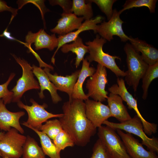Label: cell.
<instances>
[{
    "label": "cell",
    "mask_w": 158,
    "mask_h": 158,
    "mask_svg": "<svg viewBox=\"0 0 158 158\" xmlns=\"http://www.w3.org/2000/svg\"><path fill=\"white\" fill-rule=\"evenodd\" d=\"M63 116L59 118L63 129L76 145L84 146L96 132L97 128L87 118L83 100L72 99L62 106Z\"/></svg>",
    "instance_id": "6da1fadb"
},
{
    "label": "cell",
    "mask_w": 158,
    "mask_h": 158,
    "mask_svg": "<svg viewBox=\"0 0 158 158\" xmlns=\"http://www.w3.org/2000/svg\"><path fill=\"white\" fill-rule=\"evenodd\" d=\"M107 42L106 40L97 34L92 41L86 42V44L89 47V53L86 58L90 63L95 61L108 68L118 77H125V72L120 68L115 61L116 59L120 60V58L104 51L103 47Z\"/></svg>",
    "instance_id": "7a4b0ae2"
},
{
    "label": "cell",
    "mask_w": 158,
    "mask_h": 158,
    "mask_svg": "<svg viewBox=\"0 0 158 158\" xmlns=\"http://www.w3.org/2000/svg\"><path fill=\"white\" fill-rule=\"evenodd\" d=\"M124 50L126 54L128 70L125 72V80L136 92L140 80L148 68L149 65L143 60L140 53L133 49L130 43H127Z\"/></svg>",
    "instance_id": "3957f363"
},
{
    "label": "cell",
    "mask_w": 158,
    "mask_h": 158,
    "mask_svg": "<svg viewBox=\"0 0 158 158\" xmlns=\"http://www.w3.org/2000/svg\"><path fill=\"white\" fill-rule=\"evenodd\" d=\"M103 124L115 130L120 129L137 136L141 139L142 145L146 146L149 151L158 153L157 139L154 137L150 138L147 136L144 132L142 121L137 115L130 119L122 123H114L107 120L104 121Z\"/></svg>",
    "instance_id": "277c9868"
},
{
    "label": "cell",
    "mask_w": 158,
    "mask_h": 158,
    "mask_svg": "<svg viewBox=\"0 0 158 158\" xmlns=\"http://www.w3.org/2000/svg\"><path fill=\"white\" fill-rule=\"evenodd\" d=\"M17 62L21 66L23 70L22 76L17 82L16 84L12 89L13 92L12 102H18L23 94L29 90L39 89L40 87L38 82L34 78L32 67L27 61L13 55Z\"/></svg>",
    "instance_id": "5b68a950"
},
{
    "label": "cell",
    "mask_w": 158,
    "mask_h": 158,
    "mask_svg": "<svg viewBox=\"0 0 158 158\" xmlns=\"http://www.w3.org/2000/svg\"><path fill=\"white\" fill-rule=\"evenodd\" d=\"M30 101L32 104L30 106L24 104L20 101L17 102L18 106L24 109L28 114L27 121L22 123L25 126H30L39 130L42 124L48 119L52 118H59L63 115V114H53L47 111L45 108L48 106L45 103L39 104L32 99H31Z\"/></svg>",
    "instance_id": "8992f818"
},
{
    "label": "cell",
    "mask_w": 158,
    "mask_h": 158,
    "mask_svg": "<svg viewBox=\"0 0 158 158\" xmlns=\"http://www.w3.org/2000/svg\"><path fill=\"white\" fill-rule=\"evenodd\" d=\"M108 83L106 68L98 63L95 73L87 80L86 87L88 92L87 95L95 101L102 102L106 101L108 92L105 89Z\"/></svg>",
    "instance_id": "52a82bcc"
},
{
    "label": "cell",
    "mask_w": 158,
    "mask_h": 158,
    "mask_svg": "<svg viewBox=\"0 0 158 158\" xmlns=\"http://www.w3.org/2000/svg\"><path fill=\"white\" fill-rule=\"evenodd\" d=\"M15 128H11L5 133L0 140V152L2 157L20 158L26 136L20 134Z\"/></svg>",
    "instance_id": "ba28073f"
},
{
    "label": "cell",
    "mask_w": 158,
    "mask_h": 158,
    "mask_svg": "<svg viewBox=\"0 0 158 158\" xmlns=\"http://www.w3.org/2000/svg\"><path fill=\"white\" fill-rule=\"evenodd\" d=\"M98 128L99 139L107 148L113 158H131L115 130L107 126Z\"/></svg>",
    "instance_id": "9c48e42d"
},
{
    "label": "cell",
    "mask_w": 158,
    "mask_h": 158,
    "mask_svg": "<svg viewBox=\"0 0 158 158\" xmlns=\"http://www.w3.org/2000/svg\"><path fill=\"white\" fill-rule=\"evenodd\" d=\"M120 15L116 9H113L110 19L107 22L104 21L100 24L97 25L94 32L98 33L101 37L109 42L113 39L114 36L119 37L122 42L128 41L129 37L123 30L122 24L124 22L120 18Z\"/></svg>",
    "instance_id": "30bf717a"
},
{
    "label": "cell",
    "mask_w": 158,
    "mask_h": 158,
    "mask_svg": "<svg viewBox=\"0 0 158 158\" xmlns=\"http://www.w3.org/2000/svg\"><path fill=\"white\" fill-rule=\"evenodd\" d=\"M121 138L128 153L131 158H158L156 153L146 150L139 140L129 133L116 130Z\"/></svg>",
    "instance_id": "8fae6325"
},
{
    "label": "cell",
    "mask_w": 158,
    "mask_h": 158,
    "mask_svg": "<svg viewBox=\"0 0 158 158\" xmlns=\"http://www.w3.org/2000/svg\"><path fill=\"white\" fill-rule=\"evenodd\" d=\"M85 103L86 117L96 128L102 126L104 121L111 117L108 105L89 98Z\"/></svg>",
    "instance_id": "7c38bea8"
},
{
    "label": "cell",
    "mask_w": 158,
    "mask_h": 158,
    "mask_svg": "<svg viewBox=\"0 0 158 158\" xmlns=\"http://www.w3.org/2000/svg\"><path fill=\"white\" fill-rule=\"evenodd\" d=\"M25 43H22L25 46H31L33 43L36 50L47 48L51 51L57 47L58 44V39L55 34L49 35L42 29L35 33L29 31L25 36Z\"/></svg>",
    "instance_id": "4fadbf2b"
},
{
    "label": "cell",
    "mask_w": 158,
    "mask_h": 158,
    "mask_svg": "<svg viewBox=\"0 0 158 158\" xmlns=\"http://www.w3.org/2000/svg\"><path fill=\"white\" fill-rule=\"evenodd\" d=\"M104 19L103 16L98 15L93 19L85 20L82 23L80 26L74 32H72L66 34L59 35L58 37V44L57 48L51 59V62L55 64V56L60 48L64 44L74 41L81 32L88 30H92L95 31L97 26L99 23L102 22Z\"/></svg>",
    "instance_id": "5bb4252c"
},
{
    "label": "cell",
    "mask_w": 158,
    "mask_h": 158,
    "mask_svg": "<svg viewBox=\"0 0 158 158\" xmlns=\"http://www.w3.org/2000/svg\"><path fill=\"white\" fill-rule=\"evenodd\" d=\"M43 70L57 90L67 93L69 96V100L72 99L73 88L80 70L76 71L70 75L65 76L59 75L56 73L51 74L50 72L51 69L48 68H45Z\"/></svg>",
    "instance_id": "9a60e30c"
},
{
    "label": "cell",
    "mask_w": 158,
    "mask_h": 158,
    "mask_svg": "<svg viewBox=\"0 0 158 158\" xmlns=\"http://www.w3.org/2000/svg\"><path fill=\"white\" fill-rule=\"evenodd\" d=\"M23 111L12 112L7 109L3 100L0 99V129L8 131L11 128L16 129L21 134L24 131L20 125L19 120L25 115Z\"/></svg>",
    "instance_id": "2e32d148"
},
{
    "label": "cell",
    "mask_w": 158,
    "mask_h": 158,
    "mask_svg": "<svg viewBox=\"0 0 158 158\" xmlns=\"http://www.w3.org/2000/svg\"><path fill=\"white\" fill-rule=\"evenodd\" d=\"M56 26L50 30L54 34L59 35L66 34L73 30L78 29L81 25L84 20L83 17H78L73 13H62Z\"/></svg>",
    "instance_id": "e0dca14e"
},
{
    "label": "cell",
    "mask_w": 158,
    "mask_h": 158,
    "mask_svg": "<svg viewBox=\"0 0 158 158\" xmlns=\"http://www.w3.org/2000/svg\"><path fill=\"white\" fill-rule=\"evenodd\" d=\"M129 41L136 51L141 53L143 60L149 65H152L158 61V50L145 41L138 38L129 37Z\"/></svg>",
    "instance_id": "ac0fdd59"
},
{
    "label": "cell",
    "mask_w": 158,
    "mask_h": 158,
    "mask_svg": "<svg viewBox=\"0 0 158 158\" xmlns=\"http://www.w3.org/2000/svg\"><path fill=\"white\" fill-rule=\"evenodd\" d=\"M32 67V72L37 78L40 87V92L38 93L40 98L42 99L44 97L43 92L46 90L50 92L53 103L57 104L61 101L62 99L57 93V89L44 70L34 65H33Z\"/></svg>",
    "instance_id": "d6986e66"
},
{
    "label": "cell",
    "mask_w": 158,
    "mask_h": 158,
    "mask_svg": "<svg viewBox=\"0 0 158 158\" xmlns=\"http://www.w3.org/2000/svg\"><path fill=\"white\" fill-rule=\"evenodd\" d=\"M116 81V84L113 85L109 88V91L110 93L119 96L123 101L126 103L128 108L130 109H133L142 121L144 122L145 119L138 108L137 100L128 91L126 86L125 80L122 78L118 77Z\"/></svg>",
    "instance_id": "ffe728a7"
},
{
    "label": "cell",
    "mask_w": 158,
    "mask_h": 158,
    "mask_svg": "<svg viewBox=\"0 0 158 158\" xmlns=\"http://www.w3.org/2000/svg\"><path fill=\"white\" fill-rule=\"evenodd\" d=\"M90 63L86 58L83 60L82 67L73 88L72 99H78L85 101L88 99L89 97L83 90V84L86 78L92 76L96 70L94 67L90 66Z\"/></svg>",
    "instance_id": "44dd1931"
},
{
    "label": "cell",
    "mask_w": 158,
    "mask_h": 158,
    "mask_svg": "<svg viewBox=\"0 0 158 158\" xmlns=\"http://www.w3.org/2000/svg\"><path fill=\"white\" fill-rule=\"evenodd\" d=\"M107 99L111 117L116 118L120 123L131 118L127 108L123 103L122 99L119 96L110 92Z\"/></svg>",
    "instance_id": "7402d4cb"
},
{
    "label": "cell",
    "mask_w": 158,
    "mask_h": 158,
    "mask_svg": "<svg viewBox=\"0 0 158 158\" xmlns=\"http://www.w3.org/2000/svg\"><path fill=\"white\" fill-rule=\"evenodd\" d=\"M61 50L64 53L71 51L75 54L76 56L75 65L76 68L84 59L85 54L89 52L88 46L84 44L82 39L79 36L72 43L63 45Z\"/></svg>",
    "instance_id": "603a6c76"
},
{
    "label": "cell",
    "mask_w": 158,
    "mask_h": 158,
    "mask_svg": "<svg viewBox=\"0 0 158 158\" xmlns=\"http://www.w3.org/2000/svg\"><path fill=\"white\" fill-rule=\"evenodd\" d=\"M27 127L31 129L39 136L41 147L45 155L50 158H61L60 152L58 150L51 139L45 133L30 126Z\"/></svg>",
    "instance_id": "cb8c5ba5"
},
{
    "label": "cell",
    "mask_w": 158,
    "mask_h": 158,
    "mask_svg": "<svg viewBox=\"0 0 158 158\" xmlns=\"http://www.w3.org/2000/svg\"><path fill=\"white\" fill-rule=\"evenodd\" d=\"M22 156L23 158H46L42 147L29 135L26 136L23 146Z\"/></svg>",
    "instance_id": "d4e9b609"
},
{
    "label": "cell",
    "mask_w": 158,
    "mask_h": 158,
    "mask_svg": "<svg viewBox=\"0 0 158 158\" xmlns=\"http://www.w3.org/2000/svg\"><path fill=\"white\" fill-rule=\"evenodd\" d=\"M71 12L76 16H82L85 20L92 19L93 16L92 3L89 0H73Z\"/></svg>",
    "instance_id": "484cf974"
},
{
    "label": "cell",
    "mask_w": 158,
    "mask_h": 158,
    "mask_svg": "<svg viewBox=\"0 0 158 158\" xmlns=\"http://www.w3.org/2000/svg\"><path fill=\"white\" fill-rule=\"evenodd\" d=\"M158 77V61L152 65L149 66L142 78V98L143 99H146L147 97L149 87L151 83Z\"/></svg>",
    "instance_id": "4316f807"
},
{
    "label": "cell",
    "mask_w": 158,
    "mask_h": 158,
    "mask_svg": "<svg viewBox=\"0 0 158 158\" xmlns=\"http://www.w3.org/2000/svg\"><path fill=\"white\" fill-rule=\"evenodd\" d=\"M157 0H127L122 6L123 8L118 11L120 14L126 10L133 8L146 7L150 13H154Z\"/></svg>",
    "instance_id": "83f0119b"
},
{
    "label": "cell",
    "mask_w": 158,
    "mask_h": 158,
    "mask_svg": "<svg viewBox=\"0 0 158 158\" xmlns=\"http://www.w3.org/2000/svg\"><path fill=\"white\" fill-rule=\"evenodd\" d=\"M62 129L59 120L55 119L47 121L44 124L41 126L39 130L45 133L53 140Z\"/></svg>",
    "instance_id": "f1b7e54d"
},
{
    "label": "cell",
    "mask_w": 158,
    "mask_h": 158,
    "mask_svg": "<svg viewBox=\"0 0 158 158\" xmlns=\"http://www.w3.org/2000/svg\"><path fill=\"white\" fill-rule=\"evenodd\" d=\"M58 150L61 152L68 147H73L74 142L69 135L63 129L52 140Z\"/></svg>",
    "instance_id": "f546056e"
},
{
    "label": "cell",
    "mask_w": 158,
    "mask_h": 158,
    "mask_svg": "<svg viewBox=\"0 0 158 158\" xmlns=\"http://www.w3.org/2000/svg\"><path fill=\"white\" fill-rule=\"evenodd\" d=\"M92 152L90 158H113L107 148L99 138L94 145Z\"/></svg>",
    "instance_id": "4dcf8cb0"
},
{
    "label": "cell",
    "mask_w": 158,
    "mask_h": 158,
    "mask_svg": "<svg viewBox=\"0 0 158 158\" xmlns=\"http://www.w3.org/2000/svg\"><path fill=\"white\" fill-rule=\"evenodd\" d=\"M91 3H94L106 16L108 20L111 18L113 14V6L116 0H89Z\"/></svg>",
    "instance_id": "1f68e13d"
},
{
    "label": "cell",
    "mask_w": 158,
    "mask_h": 158,
    "mask_svg": "<svg viewBox=\"0 0 158 158\" xmlns=\"http://www.w3.org/2000/svg\"><path fill=\"white\" fill-rule=\"evenodd\" d=\"M15 75L14 73H11L6 82L0 85V99H1L5 105L10 103L12 101L13 92L8 90V86Z\"/></svg>",
    "instance_id": "d6a6232c"
},
{
    "label": "cell",
    "mask_w": 158,
    "mask_h": 158,
    "mask_svg": "<svg viewBox=\"0 0 158 158\" xmlns=\"http://www.w3.org/2000/svg\"><path fill=\"white\" fill-rule=\"evenodd\" d=\"M45 0H19L17 1L18 8V9H21L25 4L30 3L35 5L40 10L43 22L44 27L45 28L46 23L45 21L44 16L47 12L50 11L44 4Z\"/></svg>",
    "instance_id": "836d02e7"
},
{
    "label": "cell",
    "mask_w": 158,
    "mask_h": 158,
    "mask_svg": "<svg viewBox=\"0 0 158 158\" xmlns=\"http://www.w3.org/2000/svg\"><path fill=\"white\" fill-rule=\"evenodd\" d=\"M49 1L50 4L52 6L59 5L63 9V13H72L71 10L72 1L70 0H49Z\"/></svg>",
    "instance_id": "e575fe53"
},
{
    "label": "cell",
    "mask_w": 158,
    "mask_h": 158,
    "mask_svg": "<svg viewBox=\"0 0 158 158\" xmlns=\"http://www.w3.org/2000/svg\"><path fill=\"white\" fill-rule=\"evenodd\" d=\"M18 9L14 8L8 6L6 2L4 1L0 0V13L4 11H7L11 12L12 16L11 19V23L13 18L18 14Z\"/></svg>",
    "instance_id": "d590c367"
},
{
    "label": "cell",
    "mask_w": 158,
    "mask_h": 158,
    "mask_svg": "<svg viewBox=\"0 0 158 158\" xmlns=\"http://www.w3.org/2000/svg\"><path fill=\"white\" fill-rule=\"evenodd\" d=\"M25 46L28 48L29 51L31 52L36 57L39 62L40 67L48 68L51 69V70H53L54 68L52 66L45 63L41 59L39 55L32 49L31 46L26 45Z\"/></svg>",
    "instance_id": "8d00e7d4"
},
{
    "label": "cell",
    "mask_w": 158,
    "mask_h": 158,
    "mask_svg": "<svg viewBox=\"0 0 158 158\" xmlns=\"http://www.w3.org/2000/svg\"><path fill=\"white\" fill-rule=\"evenodd\" d=\"M4 37L10 40L17 41V40L11 36V33L7 31V28L4 30L2 34L0 35V37Z\"/></svg>",
    "instance_id": "74e56055"
},
{
    "label": "cell",
    "mask_w": 158,
    "mask_h": 158,
    "mask_svg": "<svg viewBox=\"0 0 158 158\" xmlns=\"http://www.w3.org/2000/svg\"><path fill=\"white\" fill-rule=\"evenodd\" d=\"M0 130V140H2L5 133L4 132L1 131Z\"/></svg>",
    "instance_id": "f35d334b"
},
{
    "label": "cell",
    "mask_w": 158,
    "mask_h": 158,
    "mask_svg": "<svg viewBox=\"0 0 158 158\" xmlns=\"http://www.w3.org/2000/svg\"><path fill=\"white\" fill-rule=\"evenodd\" d=\"M2 158H8L7 157H2Z\"/></svg>",
    "instance_id": "ab89813d"
},
{
    "label": "cell",
    "mask_w": 158,
    "mask_h": 158,
    "mask_svg": "<svg viewBox=\"0 0 158 158\" xmlns=\"http://www.w3.org/2000/svg\"><path fill=\"white\" fill-rule=\"evenodd\" d=\"M1 157V153L0 152V157Z\"/></svg>",
    "instance_id": "60d3db41"
}]
</instances>
